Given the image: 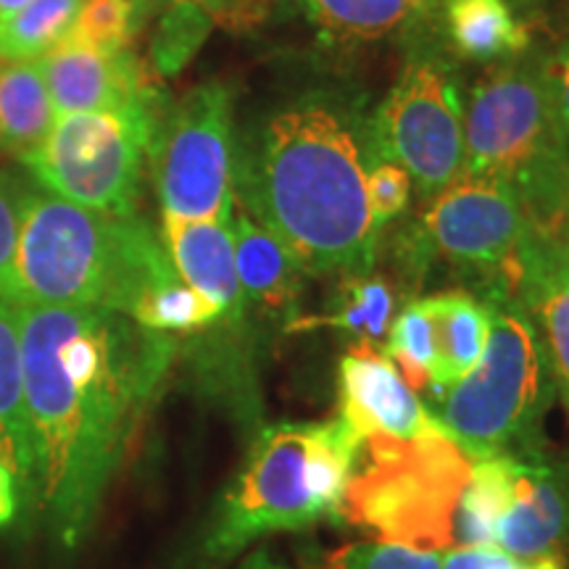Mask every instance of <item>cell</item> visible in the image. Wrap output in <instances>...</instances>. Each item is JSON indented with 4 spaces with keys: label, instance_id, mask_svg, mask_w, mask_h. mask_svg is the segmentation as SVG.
<instances>
[{
    "label": "cell",
    "instance_id": "1",
    "mask_svg": "<svg viewBox=\"0 0 569 569\" xmlns=\"http://www.w3.org/2000/svg\"><path fill=\"white\" fill-rule=\"evenodd\" d=\"M19 325L32 446L24 522L69 559L96 530L180 343L98 306L24 303Z\"/></svg>",
    "mask_w": 569,
    "mask_h": 569
},
{
    "label": "cell",
    "instance_id": "2",
    "mask_svg": "<svg viewBox=\"0 0 569 569\" xmlns=\"http://www.w3.org/2000/svg\"><path fill=\"white\" fill-rule=\"evenodd\" d=\"M234 188L303 274L372 272L380 230L367 198V159L340 103L311 96L269 117Z\"/></svg>",
    "mask_w": 569,
    "mask_h": 569
},
{
    "label": "cell",
    "instance_id": "3",
    "mask_svg": "<svg viewBox=\"0 0 569 569\" xmlns=\"http://www.w3.org/2000/svg\"><path fill=\"white\" fill-rule=\"evenodd\" d=\"M365 438L346 419L261 425L174 569H222L256 540L338 525Z\"/></svg>",
    "mask_w": 569,
    "mask_h": 569
},
{
    "label": "cell",
    "instance_id": "4",
    "mask_svg": "<svg viewBox=\"0 0 569 569\" xmlns=\"http://www.w3.org/2000/svg\"><path fill=\"white\" fill-rule=\"evenodd\" d=\"M177 277L161 234L140 213L84 209L34 182L6 301L98 306L132 319L142 298Z\"/></svg>",
    "mask_w": 569,
    "mask_h": 569
},
{
    "label": "cell",
    "instance_id": "5",
    "mask_svg": "<svg viewBox=\"0 0 569 569\" xmlns=\"http://www.w3.org/2000/svg\"><path fill=\"white\" fill-rule=\"evenodd\" d=\"M465 172L507 182L528 230L561 238L569 222V140L549 61L517 56L475 84L465 113Z\"/></svg>",
    "mask_w": 569,
    "mask_h": 569
},
{
    "label": "cell",
    "instance_id": "6",
    "mask_svg": "<svg viewBox=\"0 0 569 569\" xmlns=\"http://www.w3.org/2000/svg\"><path fill=\"white\" fill-rule=\"evenodd\" d=\"M490 332L480 365L436 403V419L469 459L546 448L557 398L549 353L522 301L501 277L482 296Z\"/></svg>",
    "mask_w": 569,
    "mask_h": 569
},
{
    "label": "cell",
    "instance_id": "7",
    "mask_svg": "<svg viewBox=\"0 0 569 569\" xmlns=\"http://www.w3.org/2000/svg\"><path fill=\"white\" fill-rule=\"evenodd\" d=\"M472 459L446 432L417 440L369 436L340 501L338 525L388 543L448 549L457 540Z\"/></svg>",
    "mask_w": 569,
    "mask_h": 569
},
{
    "label": "cell",
    "instance_id": "8",
    "mask_svg": "<svg viewBox=\"0 0 569 569\" xmlns=\"http://www.w3.org/2000/svg\"><path fill=\"white\" fill-rule=\"evenodd\" d=\"M163 109L167 103L159 96L124 109L63 113L56 117L48 140L21 163L40 188L71 203L134 217Z\"/></svg>",
    "mask_w": 569,
    "mask_h": 569
},
{
    "label": "cell",
    "instance_id": "9",
    "mask_svg": "<svg viewBox=\"0 0 569 569\" xmlns=\"http://www.w3.org/2000/svg\"><path fill=\"white\" fill-rule=\"evenodd\" d=\"M369 159L403 167L417 196L432 201L465 172V109L438 53L411 56L365 132Z\"/></svg>",
    "mask_w": 569,
    "mask_h": 569
},
{
    "label": "cell",
    "instance_id": "10",
    "mask_svg": "<svg viewBox=\"0 0 569 569\" xmlns=\"http://www.w3.org/2000/svg\"><path fill=\"white\" fill-rule=\"evenodd\" d=\"M151 167L163 213L230 222L238 156L227 84L203 82L163 109L151 142Z\"/></svg>",
    "mask_w": 569,
    "mask_h": 569
},
{
    "label": "cell",
    "instance_id": "11",
    "mask_svg": "<svg viewBox=\"0 0 569 569\" xmlns=\"http://www.w3.org/2000/svg\"><path fill=\"white\" fill-rule=\"evenodd\" d=\"M490 546L517 559L569 549V465L546 448L475 459Z\"/></svg>",
    "mask_w": 569,
    "mask_h": 569
},
{
    "label": "cell",
    "instance_id": "12",
    "mask_svg": "<svg viewBox=\"0 0 569 569\" xmlns=\"http://www.w3.org/2000/svg\"><path fill=\"white\" fill-rule=\"evenodd\" d=\"M528 234L515 190L498 177L461 172L430 201L419 246L461 267L501 272Z\"/></svg>",
    "mask_w": 569,
    "mask_h": 569
},
{
    "label": "cell",
    "instance_id": "13",
    "mask_svg": "<svg viewBox=\"0 0 569 569\" xmlns=\"http://www.w3.org/2000/svg\"><path fill=\"white\" fill-rule=\"evenodd\" d=\"M338 417L365 440L369 436L417 440L446 432L393 359L372 343H353L340 356Z\"/></svg>",
    "mask_w": 569,
    "mask_h": 569
},
{
    "label": "cell",
    "instance_id": "14",
    "mask_svg": "<svg viewBox=\"0 0 569 569\" xmlns=\"http://www.w3.org/2000/svg\"><path fill=\"white\" fill-rule=\"evenodd\" d=\"M38 63L51 92L56 117L124 109L161 96L159 82L130 48L103 53L67 38Z\"/></svg>",
    "mask_w": 569,
    "mask_h": 569
},
{
    "label": "cell",
    "instance_id": "15",
    "mask_svg": "<svg viewBox=\"0 0 569 569\" xmlns=\"http://www.w3.org/2000/svg\"><path fill=\"white\" fill-rule=\"evenodd\" d=\"M498 277L536 322L551 361L553 386L569 417V248L528 230L515 259Z\"/></svg>",
    "mask_w": 569,
    "mask_h": 569
},
{
    "label": "cell",
    "instance_id": "16",
    "mask_svg": "<svg viewBox=\"0 0 569 569\" xmlns=\"http://www.w3.org/2000/svg\"><path fill=\"white\" fill-rule=\"evenodd\" d=\"M161 243L190 288L224 315V325H246L248 301L234 264L232 219H184L161 211Z\"/></svg>",
    "mask_w": 569,
    "mask_h": 569
},
{
    "label": "cell",
    "instance_id": "17",
    "mask_svg": "<svg viewBox=\"0 0 569 569\" xmlns=\"http://www.w3.org/2000/svg\"><path fill=\"white\" fill-rule=\"evenodd\" d=\"M234 264H238L240 288L248 301V309H259L261 315L288 325L298 317L301 301L303 269L296 264L288 248L280 243L274 232H269L259 219L246 209L232 213Z\"/></svg>",
    "mask_w": 569,
    "mask_h": 569
},
{
    "label": "cell",
    "instance_id": "18",
    "mask_svg": "<svg viewBox=\"0 0 569 569\" xmlns=\"http://www.w3.org/2000/svg\"><path fill=\"white\" fill-rule=\"evenodd\" d=\"M422 306L432 327V388L427 396L438 401L446 388L457 386L480 365L488 343L490 317L486 303L461 290L427 296Z\"/></svg>",
    "mask_w": 569,
    "mask_h": 569
},
{
    "label": "cell",
    "instance_id": "19",
    "mask_svg": "<svg viewBox=\"0 0 569 569\" xmlns=\"http://www.w3.org/2000/svg\"><path fill=\"white\" fill-rule=\"evenodd\" d=\"M0 465L9 467L24 498V519L32 496V446L24 401L19 306L0 298Z\"/></svg>",
    "mask_w": 569,
    "mask_h": 569
},
{
    "label": "cell",
    "instance_id": "20",
    "mask_svg": "<svg viewBox=\"0 0 569 569\" xmlns=\"http://www.w3.org/2000/svg\"><path fill=\"white\" fill-rule=\"evenodd\" d=\"M56 109L38 61H0V156L24 161L48 140Z\"/></svg>",
    "mask_w": 569,
    "mask_h": 569
},
{
    "label": "cell",
    "instance_id": "21",
    "mask_svg": "<svg viewBox=\"0 0 569 569\" xmlns=\"http://www.w3.org/2000/svg\"><path fill=\"white\" fill-rule=\"evenodd\" d=\"M448 46L469 61H509L528 51L530 34L507 0H446Z\"/></svg>",
    "mask_w": 569,
    "mask_h": 569
},
{
    "label": "cell",
    "instance_id": "22",
    "mask_svg": "<svg viewBox=\"0 0 569 569\" xmlns=\"http://www.w3.org/2000/svg\"><path fill=\"white\" fill-rule=\"evenodd\" d=\"M396 315V293L388 280L372 272L343 277L336 301L325 315H298L284 325V332H309L319 327L356 338V343L380 346L388 338Z\"/></svg>",
    "mask_w": 569,
    "mask_h": 569
},
{
    "label": "cell",
    "instance_id": "23",
    "mask_svg": "<svg viewBox=\"0 0 569 569\" xmlns=\"http://www.w3.org/2000/svg\"><path fill=\"white\" fill-rule=\"evenodd\" d=\"M425 0H296V6L332 46H365L401 30Z\"/></svg>",
    "mask_w": 569,
    "mask_h": 569
},
{
    "label": "cell",
    "instance_id": "24",
    "mask_svg": "<svg viewBox=\"0 0 569 569\" xmlns=\"http://www.w3.org/2000/svg\"><path fill=\"white\" fill-rule=\"evenodd\" d=\"M84 0H30L0 21V61H34L69 38Z\"/></svg>",
    "mask_w": 569,
    "mask_h": 569
},
{
    "label": "cell",
    "instance_id": "25",
    "mask_svg": "<svg viewBox=\"0 0 569 569\" xmlns=\"http://www.w3.org/2000/svg\"><path fill=\"white\" fill-rule=\"evenodd\" d=\"M132 319L148 330L167 332L174 338L211 330L213 325H224L222 309L190 288L188 282H182V277L151 290L134 309Z\"/></svg>",
    "mask_w": 569,
    "mask_h": 569
},
{
    "label": "cell",
    "instance_id": "26",
    "mask_svg": "<svg viewBox=\"0 0 569 569\" xmlns=\"http://www.w3.org/2000/svg\"><path fill=\"white\" fill-rule=\"evenodd\" d=\"M156 6L159 0H84L69 40L103 53L127 51Z\"/></svg>",
    "mask_w": 569,
    "mask_h": 569
},
{
    "label": "cell",
    "instance_id": "27",
    "mask_svg": "<svg viewBox=\"0 0 569 569\" xmlns=\"http://www.w3.org/2000/svg\"><path fill=\"white\" fill-rule=\"evenodd\" d=\"M213 19L201 3H172L151 42V63L159 77H177L201 51Z\"/></svg>",
    "mask_w": 569,
    "mask_h": 569
},
{
    "label": "cell",
    "instance_id": "28",
    "mask_svg": "<svg viewBox=\"0 0 569 569\" xmlns=\"http://www.w3.org/2000/svg\"><path fill=\"white\" fill-rule=\"evenodd\" d=\"M388 343L382 346L403 380L411 390H427L430 393V369H432V327L427 317L422 298L411 301L401 309L388 330Z\"/></svg>",
    "mask_w": 569,
    "mask_h": 569
},
{
    "label": "cell",
    "instance_id": "29",
    "mask_svg": "<svg viewBox=\"0 0 569 569\" xmlns=\"http://www.w3.org/2000/svg\"><path fill=\"white\" fill-rule=\"evenodd\" d=\"M306 569H440V551L388 540H361L317 553Z\"/></svg>",
    "mask_w": 569,
    "mask_h": 569
},
{
    "label": "cell",
    "instance_id": "30",
    "mask_svg": "<svg viewBox=\"0 0 569 569\" xmlns=\"http://www.w3.org/2000/svg\"><path fill=\"white\" fill-rule=\"evenodd\" d=\"M32 188L34 182L17 169H0V298L9 293L11 269Z\"/></svg>",
    "mask_w": 569,
    "mask_h": 569
},
{
    "label": "cell",
    "instance_id": "31",
    "mask_svg": "<svg viewBox=\"0 0 569 569\" xmlns=\"http://www.w3.org/2000/svg\"><path fill=\"white\" fill-rule=\"evenodd\" d=\"M411 190H415V182L403 167L386 159L367 161V198L377 230L396 222L409 209Z\"/></svg>",
    "mask_w": 569,
    "mask_h": 569
},
{
    "label": "cell",
    "instance_id": "32",
    "mask_svg": "<svg viewBox=\"0 0 569 569\" xmlns=\"http://www.w3.org/2000/svg\"><path fill=\"white\" fill-rule=\"evenodd\" d=\"M213 24L230 32H246L267 19L272 0H201Z\"/></svg>",
    "mask_w": 569,
    "mask_h": 569
},
{
    "label": "cell",
    "instance_id": "33",
    "mask_svg": "<svg viewBox=\"0 0 569 569\" xmlns=\"http://www.w3.org/2000/svg\"><path fill=\"white\" fill-rule=\"evenodd\" d=\"M549 80L553 90V103H557L559 122L565 127L569 140V42L549 61Z\"/></svg>",
    "mask_w": 569,
    "mask_h": 569
},
{
    "label": "cell",
    "instance_id": "34",
    "mask_svg": "<svg viewBox=\"0 0 569 569\" xmlns=\"http://www.w3.org/2000/svg\"><path fill=\"white\" fill-rule=\"evenodd\" d=\"M24 517V498L17 478L11 475L9 467L0 465V530H9L11 525Z\"/></svg>",
    "mask_w": 569,
    "mask_h": 569
},
{
    "label": "cell",
    "instance_id": "35",
    "mask_svg": "<svg viewBox=\"0 0 569 569\" xmlns=\"http://www.w3.org/2000/svg\"><path fill=\"white\" fill-rule=\"evenodd\" d=\"M493 569H567V559L565 553H551V557H538V559H517L498 549Z\"/></svg>",
    "mask_w": 569,
    "mask_h": 569
},
{
    "label": "cell",
    "instance_id": "36",
    "mask_svg": "<svg viewBox=\"0 0 569 569\" xmlns=\"http://www.w3.org/2000/svg\"><path fill=\"white\" fill-rule=\"evenodd\" d=\"M234 569H293V567H290L284 559L277 557L272 549L261 546V549L248 553V557L240 561V565Z\"/></svg>",
    "mask_w": 569,
    "mask_h": 569
},
{
    "label": "cell",
    "instance_id": "37",
    "mask_svg": "<svg viewBox=\"0 0 569 569\" xmlns=\"http://www.w3.org/2000/svg\"><path fill=\"white\" fill-rule=\"evenodd\" d=\"M30 0H0V21H6L11 13H17L21 6H27Z\"/></svg>",
    "mask_w": 569,
    "mask_h": 569
},
{
    "label": "cell",
    "instance_id": "38",
    "mask_svg": "<svg viewBox=\"0 0 569 569\" xmlns=\"http://www.w3.org/2000/svg\"><path fill=\"white\" fill-rule=\"evenodd\" d=\"M557 243H561V246H567V248H569V222H567V227H565V232H561V238L557 240Z\"/></svg>",
    "mask_w": 569,
    "mask_h": 569
},
{
    "label": "cell",
    "instance_id": "39",
    "mask_svg": "<svg viewBox=\"0 0 569 569\" xmlns=\"http://www.w3.org/2000/svg\"><path fill=\"white\" fill-rule=\"evenodd\" d=\"M172 3H201V0H172Z\"/></svg>",
    "mask_w": 569,
    "mask_h": 569
}]
</instances>
